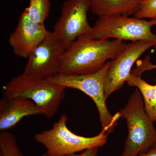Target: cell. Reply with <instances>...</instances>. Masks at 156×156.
I'll list each match as a JSON object with an SVG mask.
<instances>
[{"label": "cell", "instance_id": "12", "mask_svg": "<svg viewBox=\"0 0 156 156\" xmlns=\"http://www.w3.org/2000/svg\"><path fill=\"white\" fill-rule=\"evenodd\" d=\"M142 0H91L90 10L98 17L119 15H134Z\"/></svg>", "mask_w": 156, "mask_h": 156}, {"label": "cell", "instance_id": "4", "mask_svg": "<svg viewBox=\"0 0 156 156\" xmlns=\"http://www.w3.org/2000/svg\"><path fill=\"white\" fill-rule=\"evenodd\" d=\"M67 120L65 115H62L51 129L35 135V140L46 148L48 155L66 156L106 144L108 136L106 130H102L98 135L92 137L80 136L69 129Z\"/></svg>", "mask_w": 156, "mask_h": 156}, {"label": "cell", "instance_id": "13", "mask_svg": "<svg viewBox=\"0 0 156 156\" xmlns=\"http://www.w3.org/2000/svg\"><path fill=\"white\" fill-rule=\"evenodd\" d=\"M126 82L130 87L137 88L142 95L146 112L154 122H156V84L151 85L140 76L131 73Z\"/></svg>", "mask_w": 156, "mask_h": 156}, {"label": "cell", "instance_id": "19", "mask_svg": "<svg viewBox=\"0 0 156 156\" xmlns=\"http://www.w3.org/2000/svg\"><path fill=\"white\" fill-rule=\"evenodd\" d=\"M137 156H156V146L151 148L146 152L140 154Z\"/></svg>", "mask_w": 156, "mask_h": 156}, {"label": "cell", "instance_id": "6", "mask_svg": "<svg viewBox=\"0 0 156 156\" xmlns=\"http://www.w3.org/2000/svg\"><path fill=\"white\" fill-rule=\"evenodd\" d=\"M153 26L151 20L119 14L100 16L92 27L91 36L94 40L113 38L122 41L150 42L156 48V35L151 30Z\"/></svg>", "mask_w": 156, "mask_h": 156}, {"label": "cell", "instance_id": "8", "mask_svg": "<svg viewBox=\"0 0 156 156\" xmlns=\"http://www.w3.org/2000/svg\"><path fill=\"white\" fill-rule=\"evenodd\" d=\"M66 48L52 31L47 36L27 58L22 73L26 76L47 78L59 73Z\"/></svg>", "mask_w": 156, "mask_h": 156}, {"label": "cell", "instance_id": "3", "mask_svg": "<svg viewBox=\"0 0 156 156\" xmlns=\"http://www.w3.org/2000/svg\"><path fill=\"white\" fill-rule=\"evenodd\" d=\"M126 120L128 134L124 151L120 156H137L156 146V129L146 112L143 99L136 89L125 107L119 112Z\"/></svg>", "mask_w": 156, "mask_h": 156}, {"label": "cell", "instance_id": "2", "mask_svg": "<svg viewBox=\"0 0 156 156\" xmlns=\"http://www.w3.org/2000/svg\"><path fill=\"white\" fill-rule=\"evenodd\" d=\"M66 88L47 78L23 74L11 79L3 87L4 97H21L33 101L47 118H53L65 98Z\"/></svg>", "mask_w": 156, "mask_h": 156}, {"label": "cell", "instance_id": "14", "mask_svg": "<svg viewBox=\"0 0 156 156\" xmlns=\"http://www.w3.org/2000/svg\"><path fill=\"white\" fill-rule=\"evenodd\" d=\"M50 0H29L28 7L24 11L33 21L41 24H44L50 11Z\"/></svg>", "mask_w": 156, "mask_h": 156}, {"label": "cell", "instance_id": "7", "mask_svg": "<svg viewBox=\"0 0 156 156\" xmlns=\"http://www.w3.org/2000/svg\"><path fill=\"white\" fill-rule=\"evenodd\" d=\"M91 7V0H66L63 2L52 32L66 49L78 37L92 34V27L87 20Z\"/></svg>", "mask_w": 156, "mask_h": 156}, {"label": "cell", "instance_id": "20", "mask_svg": "<svg viewBox=\"0 0 156 156\" xmlns=\"http://www.w3.org/2000/svg\"><path fill=\"white\" fill-rule=\"evenodd\" d=\"M151 21L153 23L154 26L156 25V17L154 19H151Z\"/></svg>", "mask_w": 156, "mask_h": 156}, {"label": "cell", "instance_id": "1", "mask_svg": "<svg viewBox=\"0 0 156 156\" xmlns=\"http://www.w3.org/2000/svg\"><path fill=\"white\" fill-rule=\"evenodd\" d=\"M127 44L118 39L94 40L91 34L78 37L66 50L58 74L81 75L93 73L114 59Z\"/></svg>", "mask_w": 156, "mask_h": 156}, {"label": "cell", "instance_id": "18", "mask_svg": "<svg viewBox=\"0 0 156 156\" xmlns=\"http://www.w3.org/2000/svg\"><path fill=\"white\" fill-rule=\"evenodd\" d=\"M98 147H92L84 151L80 154H73L66 156H98Z\"/></svg>", "mask_w": 156, "mask_h": 156}, {"label": "cell", "instance_id": "10", "mask_svg": "<svg viewBox=\"0 0 156 156\" xmlns=\"http://www.w3.org/2000/svg\"><path fill=\"white\" fill-rule=\"evenodd\" d=\"M48 32L44 24L33 21L24 11L19 17L16 28L10 34L8 42L16 56L27 59Z\"/></svg>", "mask_w": 156, "mask_h": 156}, {"label": "cell", "instance_id": "15", "mask_svg": "<svg viewBox=\"0 0 156 156\" xmlns=\"http://www.w3.org/2000/svg\"><path fill=\"white\" fill-rule=\"evenodd\" d=\"M1 156H25L21 151L15 135L7 131L0 133Z\"/></svg>", "mask_w": 156, "mask_h": 156}, {"label": "cell", "instance_id": "11", "mask_svg": "<svg viewBox=\"0 0 156 156\" xmlns=\"http://www.w3.org/2000/svg\"><path fill=\"white\" fill-rule=\"evenodd\" d=\"M42 115L33 101L21 97H4L0 100V131H7L25 117Z\"/></svg>", "mask_w": 156, "mask_h": 156}, {"label": "cell", "instance_id": "21", "mask_svg": "<svg viewBox=\"0 0 156 156\" xmlns=\"http://www.w3.org/2000/svg\"><path fill=\"white\" fill-rule=\"evenodd\" d=\"M42 156H49L47 154L45 153V154H43L42 155Z\"/></svg>", "mask_w": 156, "mask_h": 156}, {"label": "cell", "instance_id": "9", "mask_svg": "<svg viewBox=\"0 0 156 156\" xmlns=\"http://www.w3.org/2000/svg\"><path fill=\"white\" fill-rule=\"evenodd\" d=\"M153 44L150 42L134 41L127 44L126 48L110 61L105 84L107 100L113 92L121 89L131 74L133 65Z\"/></svg>", "mask_w": 156, "mask_h": 156}, {"label": "cell", "instance_id": "16", "mask_svg": "<svg viewBox=\"0 0 156 156\" xmlns=\"http://www.w3.org/2000/svg\"><path fill=\"white\" fill-rule=\"evenodd\" d=\"M138 19L151 18L156 17V0H142L139 9L134 15Z\"/></svg>", "mask_w": 156, "mask_h": 156}, {"label": "cell", "instance_id": "5", "mask_svg": "<svg viewBox=\"0 0 156 156\" xmlns=\"http://www.w3.org/2000/svg\"><path fill=\"white\" fill-rule=\"evenodd\" d=\"M110 61L101 69L93 73L81 75L58 74L50 78V80L65 88L80 90L94 101L97 107L102 130L109 134L114 131L120 118L118 112L114 115L110 113L106 106L105 94V84Z\"/></svg>", "mask_w": 156, "mask_h": 156}, {"label": "cell", "instance_id": "17", "mask_svg": "<svg viewBox=\"0 0 156 156\" xmlns=\"http://www.w3.org/2000/svg\"><path fill=\"white\" fill-rule=\"evenodd\" d=\"M136 64V67L131 72L132 74L135 76H141L144 72L156 69V64L151 63L150 56H146L144 59L137 61Z\"/></svg>", "mask_w": 156, "mask_h": 156}]
</instances>
